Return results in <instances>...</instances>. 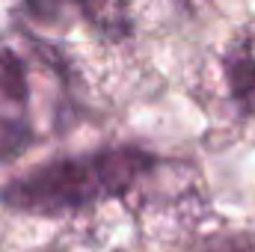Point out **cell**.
<instances>
[{
    "label": "cell",
    "instance_id": "cell-2",
    "mask_svg": "<svg viewBox=\"0 0 255 252\" xmlns=\"http://www.w3.org/2000/svg\"><path fill=\"white\" fill-rule=\"evenodd\" d=\"M63 98L60 57L33 42H0V160L24 151L36 136L39 104L57 107Z\"/></svg>",
    "mask_w": 255,
    "mask_h": 252
},
{
    "label": "cell",
    "instance_id": "cell-3",
    "mask_svg": "<svg viewBox=\"0 0 255 252\" xmlns=\"http://www.w3.org/2000/svg\"><path fill=\"white\" fill-rule=\"evenodd\" d=\"M223 80L238 110L255 116V24L232 36L223 54Z\"/></svg>",
    "mask_w": 255,
    "mask_h": 252
},
{
    "label": "cell",
    "instance_id": "cell-4",
    "mask_svg": "<svg viewBox=\"0 0 255 252\" xmlns=\"http://www.w3.org/2000/svg\"><path fill=\"white\" fill-rule=\"evenodd\" d=\"M199 252H255V247L244 238H223V241H214V244L202 247Z\"/></svg>",
    "mask_w": 255,
    "mask_h": 252
},
{
    "label": "cell",
    "instance_id": "cell-1",
    "mask_svg": "<svg viewBox=\"0 0 255 252\" xmlns=\"http://www.w3.org/2000/svg\"><path fill=\"white\" fill-rule=\"evenodd\" d=\"M154 169L139 148H110L42 163L0 190V202L27 214H65L130 190Z\"/></svg>",
    "mask_w": 255,
    "mask_h": 252
}]
</instances>
